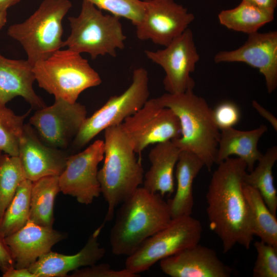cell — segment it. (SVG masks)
Returning <instances> with one entry per match:
<instances>
[{
    "mask_svg": "<svg viewBox=\"0 0 277 277\" xmlns=\"http://www.w3.org/2000/svg\"><path fill=\"white\" fill-rule=\"evenodd\" d=\"M217 165L206 195L209 227L222 242L224 253L236 244L248 249L254 234L250 209L243 190L247 165L239 157H228Z\"/></svg>",
    "mask_w": 277,
    "mask_h": 277,
    "instance_id": "obj_1",
    "label": "cell"
},
{
    "mask_svg": "<svg viewBox=\"0 0 277 277\" xmlns=\"http://www.w3.org/2000/svg\"><path fill=\"white\" fill-rule=\"evenodd\" d=\"M121 204L109 235L111 251L116 255H130L172 220L167 202L144 187Z\"/></svg>",
    "mask_w": 277,
    "mask_h": 277,
    "instance_id": "obj_2",
    "label": "cell"
},
{
    "mask_svg": "<svg viewBox=\"0 0 277 277\" xmlns=\"http://www.w3.org/2000/svg\"><path fill=\"white\" fill-rule=\"evenodd\" d=\"M104 163L97 176L108 204L105 223L112 220L115 208L143 183L144 170L121 124L104 130Z\"/></svg>",
    "mask_w": 277,
    "mask_h": 277,
    "instance_id": "obj_3",
    "label": "cell"
},
{
    "mask_svg": "<svg viewBox=\"0 0 277 277\" xmlns=\"http://www.w3.org/2000/svg\"><path fill=\"white\" fill-rule=\"evenodd\" d=\"M156 98L163 107L172 110L180 121L181 135L171 141L181 150L195 154L210 171L215 164L221 131L206 100L193 90L166 93Z\"/></svg>",
    "mask_w": 277,
    "mask_h": 277,
    "instance_id": "obj_4",
    "label": "cell"
},
{
    "mask_svg": "<svg viewBox=\"0 0 277 277\" xmlns=\"http://www.w3.org/2000/svg\"><path fill=\"white\" fill-rule=\"evenodd\" d=\"M38 86L55 98L71 103L76 102L84 90L100 85L99 74L81 54L71 50H58L33 67Z\"/></svg>",
    "mask_w": 277,
    "mask_h": 277,
    "instance_id": "obj_5",
    "label": "cell"
},
{
    "mask_svg": "<svg viewBox=\"0 0 277 277\" xmlns=\"http://www.w3.org/2000/svg\"><path fill=\"white\" fill-rule=\"evenodd\" d=\"M71 7L69 0H44L25 21L8 28V35L21 44L33 66L63 47L62 21Z\"/></svg>",
    "mask_w": 277,
    "mask_h": 277,
    "instance_id": "obj_6",
    "label": "cell"
},
{
    "mask_svg": "<svg viewBox=\"0 0 277 277\" xmlns=\"http://www.w3.org/2000/svg\"><path fill=\"white\" fill-rule=\"evenodd\" d=\"M70 34L63 47L79 53H87L92 60L100 55L116 56V50L125 47L126 36L120 17L104 14L93 4L83 0L81 12L68 17Z\"/></svg>",
    "mask_w": 277,
    "mask_h": 277,
    "instance_id": "obj_7",
    "label": "cell"
},
{
    "mask_svg": "<svg viewBox=\"0 0 277 277\" xmlns=\"http://www.w3.org/2000/svg\"><path fill=\"white\" fill-rule=\"evenodd\" d=\"M202 231L200 221L191 215L172 218L127 256L125 268L137 274L148 270L161 260L199 244Z\"/></svg>",
    "mask_w": 277,
    "mask_h": 277,
    "instance_id": "obj_8",
    "label": "cell"
},
{
    "mask_svg": "<svg viewBox=\"0 0 277 277\" xmlns=\"http://www.w3.org/2000/svg\"><path fill=\"white\" fill-rule=\"evenodd\" d=\"M149 96L148 73L144 68H136L130 85L124 92L111 96L102 107L86 117L73 139V147L82 148L106 128L122 124L143 107Z\"/></svg>",
    "mask_w": 277,
    "mask_h": 277,
    "instance_id": "obj_9",
    "label": "cell"
},
{
    "mask_svg": "<svg viewBox=\"0 0 277 277\" xmlns=\"http://www.w3.org/2000/svg\"><path fill=\"white\" fill-rule=\"evenodd\" d=\"M135 153L141 156L149 145L178 138L181 125L178 117L156 98L148 99L143 107L121 124Z\"/></svg>",
    "mask_w": 277,
    "mask_h": 277,
    "instance_id": "obj_10",
    "label": "cell"
},
{
    "mask_svg": "<svg viewBox=\"0 0 277 277\" xmlns=\"http://www.w3.org/2000/svg\"><path fill=\"white\" fill-rule=\"evenodd\" d=\"M147 57L165 71L163 84L168 93L177 94L193 90L195 82L190 74L200 60L192 30L187 28L163 49L146 50Z\"/></svg>",
    "mask_w": 277,
    "mask_h": 277,
    "instance_id": "obj_11",
    "label": "cell"
},
{
    "mask_svg": "<svg viewBox=\"0 0 277 277\" xmlns=\"http://www.w3.org/2000/svg\"><path fill=\"white\" fill-rule=\"evenodd\" d=\"M86 117L84 105L55 98L52 105L36 110L29 123L45 144L63 149L74 138Z\"/></svg>",
    "mask_w": 277,
    "mask_h": 277,
    "instance_id": "obj_12",
    "label": "cell"
},
{
    "mask_svg": "<svg viewBox=\"0 0 277 277\" xmlns=\"http://www.w3.org/2000/svg\"><path fill=\"white\" fill-rule=\"evenodd\" d=\"M104 157V142L97 140L83 151L69 155L58 176L60 191L89 205L101 193L98 165Z\"/></svg>",
    "mask_w": 277,
    "mask_h": 277,
    "instance_id": "obj_13",
    "label": "cell"
},
{
    "mask_svg": "<svg viewBox=\"0 0 277 277\" xmlns=\"http://www.w3.org/2000/svg\"><path fill=\"white\" fill-rule=\"evenodd\" d=\"M145 12L136 25L137 37L166 46L182 34L194 15L173 0H144Z\"/></svg>",
    "mask_w": 277,
    "mask_h": 277,
    "instance_id": "obj_14",
    "label": "cell"
},
{
    "mask_svg": "<svg viewBox=\"0 0 277 277\" xmlns=\"http://www.w3.org/2000/svg\"><path fill=\"white\" fill-rule=\"evenodd\" d=\"M216 63H244L263 75L268 93L277 87V32H256L248 34L246 42L236 49L222 51L214 57Z\"/></svg>",
    "mask_w": 277,
    "mask_h": 277,
    "instance_id": "obj_15",
    "label": "cell"
},
{
    "mask_svg": "<svg viewBox=\"0 0 277 277\" xmlns=\"http://www.w3.org/2000/svg\"><path fill=\"white\" fill-rule=\"evenodd\" d=\"M68 156L61 149L45 144L29 123L24 125L18 156L26 179L33 182L47 176H60Z\"/></svg>",
    "mask_w": 277,
    "mask_h": 277,
    "instance_id": "obj_16",
    "label": "cell"
},
{
    "mask_svg": "<svg viewBox=\"0 0 277 277\" xmlns=\"http://www.w3.org/2000/svg\"><path fill=\"white\" fill-rule=\"evenodd\" d=\"M160 266L171 277H229L232 272L214 250L199 244L161 260Z\"/></svg>",
    "mask_w": 277,
    "mask_h": 277,
    "instance_id": "obj_17",
    "label": "cell"
},
{
    "mask_svg": "<svg viewBox=\"0 0 277 277\" xmlns=\"http://www.w3.org/2000/svg\"><path fill=\"white\" fill-rule=\"evenodd\" d=\"M67 237L52 227L37 225L30 221L21 229L5 238L15 263V268H29L52 247Z\"/></svg>",
    "mask_w": 277,
    "mask_h": 277,
    "instance_id": "obj_18",
    "label": "cell"
},
{
    "mask_svg": "<svg viewBox=\"0 0 277 277\" xmlns=\"http://www.w3.org/2000/svg\"><path fill=\"white\" fill-rule=\"evenodd\" d=\"M104 225L103 223L90 235L77 253L65 255L51 250L31 264L28 268L29 270L36 277H65L70 272L96 263L106 252L98 242Z\"/></svg>",
    "mask_w": 277,
    "mask_h": 277,
    "instance_id": "obj_19",
    "label": "cell"
},
{
    "mask_svg": "<svg viewBox=\"0 0 277 277\" xmlns=\"http://www.w3.org/2000/svg\"><path fill=\"white\" fill-rule=\"evenodd\" d=\"M33 67L27 60L9 59L0 54V106L18 96L36 110L46 106L33 89Z\"/></svg>",
    "mask_w": 277,
    "mask_h": 277,
    "instance_id": "obj_20",
    "label": "cell"
},
{
    "mask_svg": "<svg viewBox=\"0 0 277 277\" xmlns=\"http://www.w3.org/2000/svg\"><path fill=\"white\" fill-rule=\"evenodd\" d=\"M181 150L172 141L156 144L149 153L151 163L144 174L143 187L163 197L174 191V170Z\"/></svg>",
    "mask_w": 277,
    "mask_h": 277,
    "instance_id": "obj_21",
    "label": "cell"
},
{
    "mask_svg": "<svg viewBox=\"0 0 277 277\" xmlns=\"http://www.w3.org/2000/svg\"><path fill=\"white\" fill-rule=\"evenodd\" d=\"M267 130L264 125L248 131L239 130L233 127L221 130L215 164L235 155L244 161L247 170L251 172L263 154L258 145L260 138Z\"/></svg>",
    "mask_w": 277,
    "mask_h": 277,
    "instance_id": "obj_22",
    "label": "cell"
},
{
    "mask_svg": "<svg viewBox=\"0 0 277 277\" xmlns=\"http://www.w3.org/2000/svg\"><path fill=\"white\" fill-rule=\"evenodd\" d=\"M204 166L195 154L181 150L175 166L176 191L173 197L167 201L172 219L191 215L194 206L193 183Z\"/></svg>",
    "mask_w": 277,
    "mask_h": 277,
    "instance_id": "obj_23",
    "label": "cell"
},
{
    "mask_svg": "<svg viewBox=\"0 0 277 277\" xmlns=\"http://www.w3.org/2000/svg\"><path fill=\"white\" fill-rule=\"evenodd\" d=\"M59 176H47L32 182L29 220L42 226L52 227L53 206L61 191Z\"/></svg>",
    "mask_w": 277,
    "mask_h": 277,
    "instance_id": "obj_24",
    "label": "cell"
},
{
    "mask_svg": "<svg viewBox=\"0 0 277 277\" xmlns=\"http://www.w3.org/2000/svg\"><path fill=\"white\" fill-rule=\"evenodd\" d=\"M274 12L242 1L233 9L221 11L218 14L220 23L227 28L248 34L258 32L274 19Z\"/></svg>",
    "mask_w": 277,
    "mask_h": 277,
    "instance_id": "obj_25",
    "label": "cell"
},
{
    "mask_svg": "<svg viewBox=\"0 0 277 277\" xmlns=\"http://www.w3.org/2000/svg\"><path fill=\"white\" fill-rule=\"evenodd\" d=\"M277 161V147L269 148L258 160L257 166L251 171L245 173L243 182L256 189L266 204L276 215L277 191L274 186L272 169Z\"/></svg>",
    "mask_w": 277,
    "mask_h": 277,
    "instance_id": "obj_26",
    "label": "cell"
},
{
    "mask_svg": "<svg viewBox=\"0 0 277 277\" xmlns=\"http://www.w3.org/2000/svg\"><path fill=\"white\" fill-rule=\"evenodd\" d=\"M243 190L249 205L254 235L261 241L277 247V220L256 189L243 183Z\"/></svg>",
    "mask_w": 277,
    "mask_h": 277,
    "instance_id": "obj_27",
    "label": "cell"
},
{
    "mask_svg": "<svg viewBox=\"0 0 277 277\" xmlns=\"http://www.w3.org/2000/svg\"><path fill=\"white\" fill-rule=\"evenodd\" d=\"M32 184L29 180L23 181L5 210L0 221V231L5 238L21 229L29 221Z\"/></svg>",
    "mask_w": 277,
    "mask_h": 277,
    "instance_id": "obj_28",
    "label": "cell"
},
{
    "mask_svg": "<svg viewBox=\"0 0 277 277\" xmlns=\"http://www.w3.org/2000/svg\"><path fill=\"white\" fill-rule=\"evenodd\" d=\"M26 179L18 156L0 155V221L21 183Z\"/></svg>",
    "mask_w": 277,
    "mask_h": 277,
    "instance_id": "obj_29",
    "label": "cell"
},
{
    "mask_svg": "<svg viewBox=\"0 0 277 277\" xmlns=\"http://www.w3.org/2000/svg\"><path fill=\"white\" fill-rule=\"evenodd\" d=\"M30 111L22 115L15 114L5 106H0V151L12 156H18L19 144L24 121Z\"/></svg>",
    "mask_w": 277,
    "mask_h": 277,
    "instance_id": "obj_30",
    "label": "cell"
},
{
    "mask_svg": "<svg viewBox=\"0 0 277 277\" xmlns=\"http://www.w3.org/2000/svg\"><path fill=\"white\" fill-rule=\"evenodd\" d=\"M100 10L112 15L129 19L135 26L142 19L145 12L144 1L141 0H87Z\"/></svg>",
    "mask_w": 277,
    "mask_h": 277,
    "instance_id": "obj_31",
    "label": "cell"
},
{
    "mask_svg": "<svg viewBox=\"0 0 277 277\" xmlns=\"http://www.w3.org/2000/svg\"><path fill=\"white\" fill-rule=\"evenodd\" d=\"M257 256L252 270L254 277L277 276V247L262 241L254 243Z\"/></svg>",
    "mask_w": 277,
    "mask_h": 277,
    "instance_id": "obj_32",
    "label": "cell"
},
{
    "mask_svg": "<svg viewBox=\"0 0 277 277\" xmlns=\"http://www.w3.org/2000/svg\"><path fill=\"white\" fill-rule=\"evenodd\" d=\"M214 121L221 130L233 127L239 122L241 112L238 106L234 103L226 101L219 104L213 110Z\"/></svg>",
    "mask_w": 277,
    "mask_h": 277,
    "instance_id": "obj_33",
    "label": "cell"
},
{
    "mask_svg": "<svg viewBox=\"0 0 277 277\" xmlns=\"http://www.w3.org/2000/svg\"><path fill=\"white\" fill-rule=\"evenodd\" d=\"M71 277H136L138 276L126 268L120 270L112 269L107 263L93 265L79 268L71 273Z\"/></svg>",
    "mask_w": 277,
    "mask_h": 277,
    "instance_id": "obj_34",
    "label": "cell"
},
{
    "mask_svg": "<svg viewBox=\"0 0 277 277\" xmlns=\"http://www.w3.org/2000/svg\"><path fill=\"white\" fill-rule=\"evenodd\" d=\"M15 267V263L10 249L5 241V238L0 231V270L2 273Z\"/></svg>",
    "mask_w": 277,
    "mask_h": 277,
    "instance_id": "obj_35",
    "label": "cell"
},
{
    "mask_svg": "<svg viewBox=\"0 0 277 277\" xmlns=\"http://www.w3.org/2000/svg\"><path fill=\"white\" fill-rule=\"evenodd\" d=\"M252 107L264 118H265L272 126L275 131L277 130V119L269 111L262 106L256 101H253Z\"/></svg>",
    "mask_w": 277,
    "mask_h": 277,
    "instance_id": "obj_36",
    "label": "cell"
},
{
    "mask_svg": "<svg viewBox=\"0 0 277 277\" xmlns=\"http://www.w3.org/2000/svg\"><path fill=\"white\" fill-rule=\"evenodd\" d=\"M3 277H36L28 268L13 267L3 273Z\"/></svg>",
    "mask_w": 277,
    "mask_h": 277,
    "instance_id": "obj_37",
    "label": "cell"
},
{
    "mask_svg": "<svg viewBox=\"0 0 277 277\" xmlns=\"http://www.w3.org/2000/svg\"><path fill=\"white\" fill-rule=\"evenodd\" d=\"M260 8L274 12L277 6V0H242Z\"/></svg>",
    "mask_w": 277,
    "mask_h": 277,
    "instance_id": "obj_38",
    "label": "cell"
},
{
    "mask_svg": "<svg viewBox=\"0 0 277 277\" xmlns=\"http://www.w3.org/2000/svg\"><path fill=\"white\" fill-rule=\"evenodd\" d=\"M21 0H0V10L7 11L8 8L18 3Z\"/></svg>",
    "mask_w": 277,
    "mask_h": 277,
    "instance_id": "obj_39",
    "label": "cell"
},
{
    "mask_svg": "<svg viewBox=\"0 0 277 277\" xmlns=\"http://www.w3.org/2000/svg\"><path fill=\"white\" fill-rule=\"evenodd\" d=\"M7 22V11L0 10V30L5 25Z\"/></svg>",
    "mask_w": 277,
    "mask_h": 277,
    "instance_id": "obj_40",
    "label": "cell"
},
{
    "mask_svg": "<svg viewBox=\"0 0 277 277\" xmlns=\"http://www.w3.org/2000/svg\"><path fill=\"white\" fill-rule=\"evenodd\" d=\"M2 152H1V151H0V155L1 154Z\"/></svg>",
    "mask_w": 277,
    "mask_h": 277,
    "instance_id": "obj_41",
    "label": "cell"
}]
</instances>
